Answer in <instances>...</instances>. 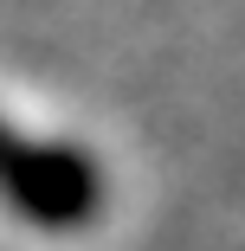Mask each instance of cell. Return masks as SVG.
<instances>
[{
	"mask_svg": "<svg viewBox=\"0 0 245 251\" xmlns=\"http://www.w3.org/2000/svg\"><path fill=\"white\" fill-rule=\"evenodd\" d=\"M0 200L39 232H84L110 200L104 161L78 142L20 135L0 123Z\"/></svg>",
	"mask_w": 245,
	"mask_h": 251,
	"instance_id": "1",
	"label": "cell"
}]
</instances>
